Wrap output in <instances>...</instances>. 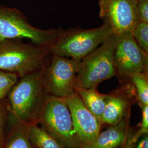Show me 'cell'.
<instances>
[{"instance_id": "obj_4", "label": "cell", "mask_w": 148, "mask_h": 148, "mask_svg": "<svg viewBox=\"0 0 148 148\" xmlns=\"http://www.w3.org/2000/svg\"><path fill=\"white\" fill-rule=\"evenodd\" d=\"M113 34L108 24L91 29H72L64 31L51 47L53 55L80 59L99 47Z\"/></svg>"}, {"instance_id": "obj_21", "label": "cell", "mask_w": 148, "mask_h": 148, "mask_svg": "<svg viewBox=\"0 0 148 148\" xmlns=\"http://www.w3.org/2000/svg\"><path fill=\"white\" fill-rule=\"evenodd\" d=\"M135 148H148V134L140 138L136 144Z\"/></svg>"}, {"instance_id": "obj_17", "label": "cell", "mask_w": 148, "mask_h": 148, "mask_svg": "<svg viewBox=\"0 0 148 148\" xmlns=\"http://www.w3.org/2000/svg\"><path fill=\"white\" fill-rule=\"evenodd\" d=\"M138 45L148 54V23L139 21L132 32Z\"/></svg>"}, {"instance_id": "obj_9", "label": "cell", "mask_w": 148, "mask_h": 148, "mask_svg": "<svg viewBox=\"0 0 148 148\" xmlns=\"http://www.w3.org/2000/svg\"><path fill=\"white\" fill-rule=\"evenodd\" d=\"M138 0H98L99 17L110 27L113 34H132L139 22Z\"/></svg>"}, {"instance_id": "obj_3", "label": "cell", "mask_w": 148, "mask_h": 148, "mask_svg": "<svg viewBox=\"0 0 148 148\" xmlns=\"http://www.w3.org/2000/svg\"><path fill=\"white\" fill-rule=\"evenodd\" d=\"M38 121L64 148H81L65 99L47 95Z\"/></svg>"}, {"instance_id": "obj_16", "label": "cell", "mask_w": 148, "mask_h": 148, "mask_svg": "<svg viewBox=\"0 0 148 148\" xmlns=\"http://www.w3.org/2000/svg\"><path fill=\"white\" fill-rule=\"evenodd\" d=\"M6 148H35L29 139L27 125L24 124L16 131Z\"/></svg>"}, {"instance_id": "obj_1", "label": "cell", "mask_w": 148, "mask_h": 148, "mask_svg": "<svg viewBox=\"0 0 148 148\" xmlns=\"http://www.w3.org/2000/svg\"><path fill=\"white\" fill-rule=\"evenodd\" d=\"M43 70L44 68L27 74L10 91L8 98L11 110L26 125L35 123L38 121L45 101Z\"/></svg>"}, {"instance_id": "obj_13", "label": "cell", "mask_w": 148, "mask_h": 148, "mask_svg": "<svg viewBox=\"0 0 148 148\" xmlns=\"http://www.w3.org/2000/svg\"><path fill=\"white\" fill-rule=\"evenodd\" d=\"M75 91L86 107L101 121L106 106L107 95L99 93L95 88H84L76 87Z\"/></svg>"}, {"instance_id": "obj_19", "label": "cell", "mask_w": 148, "mask_h": 148, "mask_svg": "<svg viewBox=\"0 0 148 148\" xmlns=\"http://www.w3.org/2000/svg\"><path fill=\"white\" fill-rule=\"evenodd\" d=\"M142 111V121L138 131L132 136V139L134 143H137L138 140L148 133V105L141 108Z\"/></svg>"}, {"instance_id": "obj_15", "label": "cell", "mask_w": 148, "mask_h": 148, "mask_svg": "<svg viewBox=\"0 0 148 148\" xmlns=\"http://www.w3.org/2000/svg\"><path fill=\"white\" fill-rule=\"evenodd\" d=\"M134 87L137 103L141 108L148 105V73H139L131 75L127 79Z\"/></svg>"}, {"instance_id": "obj_10", "label": "cell", "mask_w": 148, "mask_h": 148, "mask_svg": "<svg viewBox=\"0 0 148 148\" xmlns=\"http://www.w3.org/2000/svg\"><path fill=\"white\" fill-rule=\"evenodd\" d=\"M65 99L81 148H86L97 137L103 123L86 107L76 91Z\"/></svg>"}, {"instance_id": "obj_23", "label": "cell", "mask_w": 148, "mask_h": 148, "mask_svg": "<svg viewBox=\"0 0 148 148\" xmlns=\"http://www.w3.org/2000/svg\"><path fill=\"white\" fill-rule=\"evenodd\" d=\"M2 114L1 110L0 109V145L1 142V136H2Z\"/></svg>"}, {"instance_id": "obj_8", "label": "cell", "mask_w": 148, "mask_h": 148, "mask_svg": "<svg viewBox=\"0 0 148 148\" xmlns=\"http://www.w3.org/2000/svg\"><path fill=\"white\" fill-rule=\"evenodd\" d=\"M114 60L121 81L134 73H148V54L138 45L131 32L116 35Z\"/></svg>"}, {"instance_id": "obj_7", "label": "cell", "mask_w": 148, "mask_h": 148, "mask_svg": "<svg viewBox=\"0 0 148 148\" xmlns=\"http://www.w3.org/2000/svg\"><path fill=\"white\" fill-rule=\"evenodd\" d=\"M81 60L53 55L43 72V83L50 95L65 98L75 91L76 77Z\"/></svg>"}, {"instance_id": "obj_2", "label": "cell", "mask_w": 148, "mask_h": 148, "mask_svg": "<svg viewBox=\"0 0 148 148\" xmlns=\"http://www.w3.org/2000/svg\"><path fill=\"white\" fill-rule=\"evenodd\" d=\"M116 41V35L112 34L81 60L76 77V87L97 88L101 82L116 76L114 60Z\"/></svg>"}, {"instance_id": "obj_14", "label": "cell", "mask_w": 148, "mask_h": 148, "mask_svg": "<svg viewBox=\"0 0 148 148\" xmlns=\"http://www.w3.org/2000/svg\"><path fill=\"white\" fill-rule=\"evenodd\" d=\"M27 128L29 139L35 148H64L42 127L32 123Z\"/></svg>"}, {"instance_id": "obj_12", "label": "cell", "mask_w": 148, "mask_h": 148, "mask_svg": "<svg viewBox=\"0 0 148 148\" xmlns=\"http://www.w3.org/2000/svg\"><path fill=\"white\" fill-rule=\"evenodd\" d=\"M130 116L123 118L115 125H110L99 133L95 141L85 148H121L127 142L131 131L129 127Z\"/></svg>"}, {"instance_id": "obj_5", "label": "cell", "mask_w": 148, "mask_h": 148, "mask_svg": "<svg viewBox=\"0 0 148 148\" xmlns=\"http://www.w3.org/2000/svg\"><path fill=\"white\" fill-rule=\"evenodd\" d=\"M63 31L36 28L28 23L21 12L0 5V42L26 38L38 46L51 47Z\"/></svg>"}, {"instance_id": "obj_18", "label": "cell", "mask_w": 148, "mask_h": 148, "mask_svg": "<svg viewBox=\"0 0 148 148\" xmlns=\"http://www.w3.org/2000/svg\"><path fill=\"white\" fill-rule=\"evenodd\" d=\"M17 77L15 73L0 71V100L9 93L17 82Z\"/></svg>"}, {"instance_id": "obj_11", "label": "cell", "mask_w": 148, "mask_h": 148, "mask_svg": "<svg viewBox=\"0 0 148 148\" xmlns=\"http://www.w3.org/2000/svg\"><path fill=\"white\" fill-rule=\"evenodd\" d=\"M137 102L136 92L128 81H121L117 88L107 94L104 110L102 115V123L115 125L123 118L130 115L132 106Z\"/></svg>"}, {"instance_id": "obj_6", "label": "cell", "mask_w": 148, "mask_h": 148, "mask_svg": "<svg viewBox=\"0 0 148 148\" xmlns=\"http://www.w3.org/2000/svg\"><path fill=\"white\" fill-rule=\"evenodd\" d=\"M50 48L9 40L0 42V70L23 77L43 68L45 57L51 53Z\"/></svg>"}, {"instance_id": "obj_20", "label": "cell", "mask_w": 148, "mask_h": 148, "mask_svg": "<svg viewBox=\"0 0 148 148\" xmlns=\"http://www.w3.org/2000/svg\"><path fill=\"white\" fill-rule=\"evenodd\" d=\"M137 10L139 21L148 23V0H138Z\"/></svg>"}, {"instance_id": "obj_22", "label": "cell", "mask_w": 148, "mask_h": 148, "mask_svg": "<svg viewBox=\"0 0 148 148\" xmlns=\"http://www.w3.org/2000/svg\"><path fill=\"white\" fill-rule=\"evenodd\" d=\"M131 137H132V132L131 131H130L128 137L127 139V142L121 148H133L135 147L136 144L133 143Z\"/></svg>"}]
</instances>
